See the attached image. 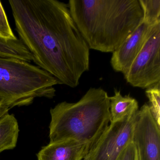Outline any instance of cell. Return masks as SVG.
I'll list each match as a JSON object with an SVG mask.
<instances>
[{
	"label": "cell",
	"mask_w": 160,
	"mask_h": 160,
	"mask_svg": "<svg viewBox=\"0 0 160 160\" xmlns=\"http://www.w3.org/2000/svg\"><path fill=\"white\" fill-rule=\"evenodd\" d=\"M20 40L33 61L59 84L78 86L89 70L90 48L78 29L68 3L58 0H10Z\"/></svg>",
	"instance_id": "obj_1"
},
{
	"label": "cell",
	"mask_w": 160,
	"mask_h": 160,
	"mask_svg": "<svg viewBox=\"0 0 160 160\" xmlns=\"http://www.w3.org/2000/svg\"><path fill=\"white\" fill-rule=\"evenodd\" d=\"M72 18L90 49L113 53L143 19L138 0H70Z\"/></svg>",
	"instance_id": "obj_2"
},
{
	"label": "cell",
	"mask_w": 160,
	"mask_h": 160,
	"mask_svg": "<svg viewBox=\"0 0 160 160\" xmlns=\"http://www.w3.org/2000/svg\"><path fill=\"white\" fill-rule=\"evenodd\" d=\"M110 99L101 88H91L76 102H62L50 110L49 143L75 140L93 145L110 122Z\"/></svg>",
	"instance_id": "obj_3"
},
{
	"label": "cell",
	"mask_w": 160,
	"mask_h": 160,
	"mask_svg": "<svg viewBox=\"0 0 160 160\" xmlns=\"http://www.w3.org/2000/svg\"><path fill=\"white\" fill-rule=\"evenodd\" d=\"M58 84L54 77L38 66L0 57V100L10 109L29 105L36 98L52 99Z\"/></svg>",
	"instance_id": "obj_4"
},
{
	"label": "cell",
	"mask_w": 160,
	"mask_h": 160,
	"mask_svg": "<svg viewBox=\"0 0 160 160\" xmlns=\"http://www.w3.org/2000/svg\"><path fill=\"white\" fill-rule=\"evenodd\" d=\"M123 74L127 83L134 88L147 89L160 82V23Z\"/></svg>",
	"instance_id": "obj_5"
},
{
	"label": "cell",
	"mask_w": 160,
	"mask_h": 160,
	"mask_svg": "<svg viewBox=\"0 0 160 160\" xmlns=\"http://www.w3.org/2000/svg\"><path fill=\"white\" fill-rule=\"evenodd\" d=\"M138 110L110 122L92 147L91 160H119L125 148L133 141Z\"/></svg>",
	"instance_id": "obj_6"
},
{
	"label": "cell",
	"mask_w": 160,
	"mask_h": 160,
	"mask_svg": "<svg viewBox=\"0 0 160 160\" xmlns=\"http://www.w3.org/2000/svg\"><path fill=\"white\" fill-rule=\"evenodd\" d=\"M133 142L138 160H160V127L152 117L148 103L138 110Z\"/></svg>",
	"instance_id": "obj_7"
},
{
	"label": "cell",
	"mask_w": 160,
	"mask_h": 160,
	"mask_svg": "<svg viewBox=\"0 0 160 160\" xmlns=\"http://www.w3.org/2000/svg\"><path fill=\"white\" fill-rule=\"evenodd\" d=\"M160 23L148 24L142 21L120 46L112 53L110 63L114 71L123 74L129 69L155 26Z\"/></svg>",
	"instance_id": "obj_8"
},
{
	"label": "cell",
	"mask_w": 160,
	"mask_h": 160,
	"mask_svg": "<svg viewBox=\"0 0 160 160\" xmlns=\"http://www.w3.org/2000/svg\"><path fill=\"white\" fill-rule=\"evenodd\" d=\"M93 145L75 140L49 143L37 153L38 160H83Z\"/></svg>",
	"instance_id": "obj_9"
},
{
	"label": "cell",
	"mask_w": 160,
	"mask_h": 160,
	"mask_svg": "<svg viewBox=\"0 0 160 160\" xmlns=\"http://www.w3.org/2000/svg\"><path fill=\"white\" fill-rule=\"evenodd\" d=\"M110 122L117 121L138 110V102L130 94L122 96L121 91L114 88V95L109 97Z\"/></svg>",
	"instance_id": "obj_10"
},
{
	"label": "cell",
	"mask_w": 160,
	"mask_h": 160,
	"mask_svg": "<svg viewBox=\"0 0 160 160\" xmlns=\"http://www.w3.org/2000/svg\"><path fill=\"white\" fill-rule=\"evenodd\" d=\"M19 132L14 115L7 113L0 118V153L16 147Z\"/></svg>",
	"instance_id": "obj_11"
},
{
	"label": "cell",
	"mask_w": 160,
	"mask_h": 160,
	"mask_svg": "<svg viewBox=\"0 0 160 160\" xmlns=\"http://www.w3.org/2000/svg\"><path fill=\"white\" fill-rule=\"evenodd\" d=\"M0 57L12 58L30 63L33 58L29 50L20 39L0 37Z\"/></svg>",
	"instance_id": "obj_12"
},
{
	"label": "cell",
	"mask_w": 160,
	"mask_h": 160,
	"mask_svg": "<svg viewBox=\"0 0 160 160\" xmlns=\"http://www.w3.org/2000/svg\"><path fill=\"white\" fill-rule=\"evenodd\" d=\"M143 12L142 21L148 24L160 22V0H138Z\"/></svg>",
	"instance_id": "obj_13"
},
{
	"label": "cell",
	"mask_w": 160,
	"mask_h": 160,
	"mask_svg": "<svg viewBox=\"0 0 160 160\" xmlns=\"http://www.w3.org/2000/svg\"><path fill=\"white\" fill-rule=\"evenodd\" d=\"M145 92L149 102L151 113L160 127V82L146 89Z\"/></svg>",
	"instance_id": "obj_14"
},
{
	"label": "cell",
	"mask_w": 160,
	"mask_h": 160,
	"mask_svg": "<svg viewBox=\"0 0 160 160\" xmlns=\"http://www.w3.org/2000/svg\"><path fill=\"white\" fill-rule=\"evenodd\" d=\"M0 37L10 39H15L17 38L14 34L11 28L6 13L1 1H0Z\"/></svg>",
	"instance_id": "obj_15"
},
{
	"label": "cell",
	"mask_w": 160,
	"mask_h": 160,
	"mask_svg": "<svg viewBox=\"0 0 160 160\" xmlns=\"http://www.w3.org/2000/svg\"><path fill=\"white\" fill-rule=\"evenodd\" d=\"M119 160H138L137 150L133 141L125 148Z\"/></svg>",
	"instance_id": "obj_16"
},
{
	"label": "cell",
	"mask_w": 160,
	"mask_h": 160,
	"mask_svg": "<svg viewBox=\"0 0 160 160\" xmlns=\"http://www.w3.org/2000/svg\"><path fill=\"white\" fill-rule=\"evenodd\" d=\"M10 110L9 108L5 106L2 101L0 100V118L3 116V115L7 114Z\"/></svg>",
	"instance_id": "obj_17"
},
{
	"label": "cell",
	"mask_w": 160,
	"mask_h": 160,
	"mask_svg": "<svg viewBox=\"0 0 160 160\" xmlns=\"http://www.w3.org/2000/svg\"><path fill=\"white\" fill-rule=\"evenodd\" d=\"M92 152L90 151L88 153V155L86 156L85 158L83 160H91Z\"/></svg>",
	"instance_id": "obj_18"
}]
</instances>
